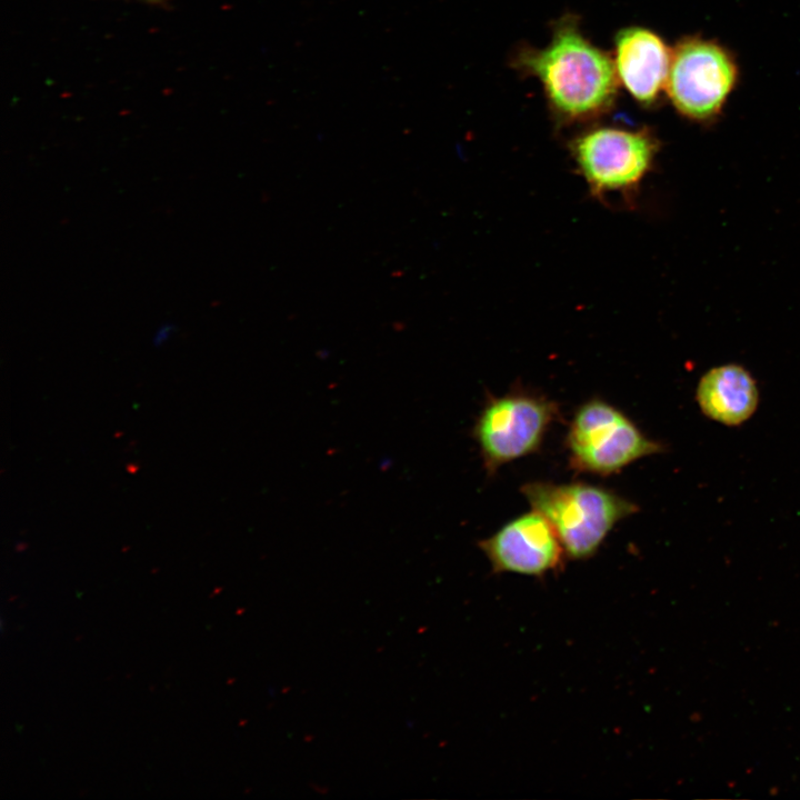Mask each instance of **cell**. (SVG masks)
Masks as SVG:
<instances>
[{
	"mask_svg": "<svg viewBox=\"0 0 800 800\" xmlns=\"http://www.w3.org/2000/svg\"><path fill=\"white\" fill-rule=\"evenodd\" d=\"M558 417V404L540 393L516 390L490 398L472 430L487 472L539 451Z\"/></svg>",
	"mask_w": 800,
	"mask_h": 800,
	"instance_id": "4",
	"label": "cell"
},
{
	"mask_svg": "<svg viewBox=\"0 0 800 800\" xmlns=\"http://www.w3.org/2000/svg\"><path fill=\"white\" fill-rule=\"evenodd\" d=\"M733 54L717 41L691 36L672 50L667 94L683 117L707 122L718 117L738 81Z\"/></svg>",
	"mask_w": 800,
	"mask_h": 800,
	"instance_id": "5",
	"label": "cell"
},
{
	"mask_svg": "<svg viewBox=\"0 0 800 800\" xmlns=\"http://www.w3.org/2000/svg\"><path fill=\"white\" fill-rule=\"evenodd\" d=\"M581 176L597 197L630 193L651 169L658 141L647 130L599 127L571 142Z\"/></svg>",
	"mask_w": 800,
	"mask_h": 800,
	"instance_id": "6",
	"label": "cell"
},
{
	"mask_svg": "<svg viewBox=\"0 0 800 800\" xmlns=\"http://www.w3.org/2000/svg\"><path fill=\"white\" fill-rule=\"evenodd\" d=\"M570 467L601 477L620 472L632 462L664 451L623 411L600 398L583 402L566 434Z\"/></svg>",
	"mask_w": 800,
	"mask_h": 800,
	"instance_id": "3",
	"label": "cell"
},
{
	"mask_svg": "<svg viewBox=\"0 0 800 800\" xmlns=\"http://www.w3.org/2000/svg\"><path fill=\"white\" fill-rule=\"evenodd\" d=\"M147 1H150V2H157V1H159V0H147Z\"/></svg>",
	"mask_w": 800,
	"mask_h": 800,
	"instance_id": "11",
	"label": "cell"
},
{
	"mask_svg": "<svg viewBox=\"0 0 800 800\" xmlns=\"http://www.w3.org/2000/svg\"><path fill=\"white\" fill-rule=\"evenodd\" d=\"M516 66L541 82L552 112L563 121L600 116L617 96L613 60L582 34L572 18L556 26L546 47L520 50Z\"/></svg>",
	"mask_w": 800,
	"mask_h": 800,
	"instance_id": "1",
	"label": "cell"
},
{
	"mask_svg": "<svg viewBox=\"0 0 800 800\" xmlns=\"http://www.w3.org/2000/svg\"><path fill=\"white\" fill-rule=\"evenodd\" d=\"M521 492L552 524L571 560L593 557L614 526L639 511L616 491L586 482L532 481Z\"/></svg>",
	"mask_w": 800,
	"mask_h": 800,
	"instance_id": "2",
	"label": "cell"
},
{
	"mask_svg": "<svg viewBox=\"0 0 800 800\" xmlns=\"http://www.w3.org/2000/svg\"><path fill=\"white\" fill-rule=\"evenodd\" d=\"M671 56L663 39L647 28H623L614 39L618 79L644 107L657 103L666 90Z\"/></svg>",
	"mask_w": 800,
	"mask_h": 800,
	"instance_id": "8",
	"label": "cell"
},
{
	"mask_svg": "<svg viewBox=\"0 0 800 800\" xmlns=\"http://www.w3.org/2000/svg\"><path fill=\"white\" fill-rule=\"evenodd\" d=\"M173 330H174L173 324H171V323L162 324L154 333V337H153L154 344L160 346L163 342H166L169 339V337L171 336V333L173 332Z\"/></svg>",
	"mask_w": 800,
	"mask_h": 800,
	"instance_id": "10",
	"label": "cell"
},
{
	"mask_svg": "<svg viewBox=\"0 0 800 800\" xmlns=\"http://www.w3.org/2000/svg\"><path fill=\"white\" fill-rule=\"evenodd\" d=\"M479 547L493 571L531 577L557 570L566 557L552 524L533 509L480 540Z\"/></svg>",
	"mask_w": 800,
	"mask_h": 800,
	"instance_id": "7",
	"label": "cell"
},
{
	"mask_svg": "<svg viewBox=\"0 0 800 800\" xmlns=\"http://www.w3.org/2000/svg\"><path fill=\"white\" fill-rule=\"evenodd\" d=\"M701 411L726 426H738L757 409L759 392L752 376L741 366L724 364L706 372L697 387Z\"/></svg>",
	"mask_w": 800,
	"mask_h": 800,
	"instance_id": "9",
	"label": "cell"
}]
</instances>
